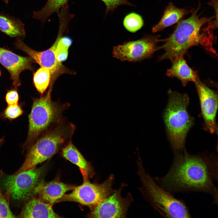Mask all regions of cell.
Returning a JSON list of instances; mask_svg holds the SVG:
<instances>
[{
  "label": "cell",
  "mask_w": 218,
  "mask_h": 218,
  "mask_svg": "<svg viewBox=\"0 0 218 218\" xmlns=\"http://www.w3.org/2000/svg\"><path fill=\"white\" fill-rule=\"evenodd\" d=\"M170 170L164 177L157 178L161 187L170 193L202 192L210 194L218 203L217 158L202 154L193 155L183 149L175 151Z\"/></svg>",
  "instance_id": "1"
},
{
  "label": "cell",
  "mask_w": 218,
  "mask_h": 218,
  "mask_svg": "<svg viewBox=\"0 0 218 218\" xmlns=\"http://www.w3.org/2000/svg\"><path fill=\"white\" fill-rule=\"evenodd\" d=\"M200 6L199 4L196 10H193L189 18L180 21L168 37L161 40L164 43L158 46V49H163L165 52L160 57V60H171L183 56L192 46L208 40L206 37H212V30L217 27L215 21H212L214 17H200L198 14Z\"/></svg>",
  "instance_id": "2"
},
{
  "label": "cell",
  "mask_w": 218,
  "mask_h": 218,
  "mask_svg": "<svg viewBox=\"0 0 218 218\" xmlns=\"http://www.w3.org/2000/svg\"><path fill=\"white\" fill-rule=\"evenodd\" d=\"M76 129L74 124L64 119L52 126L27 149L24 163L13 175L35 167L51 157L71 141Z\"/></svg>",
  "instance_id": "3"
},
{
  "label": "cell",
  "mask_w": 218,
  "mask_h": 218,
  "mask_svg": "<svg viewBox=\"0 0 218 218\" xmlns=\"http://www.w3.org/2000/svg\"><path fill=\"white\" fill-rule=\"evenodd\" d=\"M53 85L51 83L49 90L45 95L33 99L31 110L28 116L27 137L22 145L24 151L27 150L43 133L64 119L63 113L70 105L68 102L62 103L52 101Z\"/></svg>",
  "instance_id": "4"
},
{
  "label": "cell",
  "mask_w": 218,
  "mask_h": 218,
  "mask_svg": "<svg viewBox=\"0 0 218 218\" xmlns=\"http://www.w3.org/2000/svg\"><path fill=\"white\" fill-rule=\"evenodd\" d=\"M169 100L164 114L167 134L173 148L175 151L184 149L187 134L194 124V119L189 114L187 108L189 99L186 94L170 90Z\"/></svg>",
  "instance_id": "5"
},
{
  "label": "cell",
  "mask_w": 218,
  "mask_h": 218,
  "mask_svg": "<svg viewBox=\"0 0 218 218\" xmlns=\"http://www.w3.org/2000/svg\"><path fill=\"white\" fill-rule=\"evenodd\" d=\"M137 163V173L142 184L140 190L152 207L165 217H191L183 201L175 198L171 193L157 185L146 173L140 157Z\"/></svg>",
  "instance_id": "6"
},
{
  "label": "cell",
  "mask_w": 218,
  "mask_h": 218,
  "mask_svg": "<svg viewBox=\"0 0 218 218\" xmlns=\"http://www.w3.org/2000/svg\"><path fill=\"white\" fill-rule=\"evenodd\" d=\"M114 180L111 174L101 184L91 183L88 180H84L81 185L76 187L70 193L65 194L56 203L72 201L93 208L115 191L112 188Z\"/></svg>",
  "instance_id": "7"
},
{
  "label": "cell",
  "mask_w": 218,
  "mask_h": 218,
  "mask_svg": "<svg viewBox=\"0 0 218 218\" xmlns=\"http://www.w3.org/2000/svg\"><path fill=\"white\" fill-rule=\"evenodd\" d=\"M43 173L42 167H35L8 177L4 184L14 199H29L37 194L38 187L43 183L41 179Z\"/></svg>",
  "instance_id": "8"
},
{
  "label": "cell",
  "mask_w": 218,
  "mask_h": 218,
  "mask_svg": "<svg viewBox=\"0 0 218 218\" xmlns=\"http://www.w3.org/2000/svg\"><path fill=\"white\" fill-rule=\"evenodd\" d=\"M159 36L145 35L142 38L135 41L125 42L114 46L113 56L121 61L136 62L150 58L159 50L157 44L160 41Z\"/></svg>",
  "instance_id": "9"
},
{
  "label": "cell",
  "mask_w": 218,
  "mask_h": 218,
  "mask_svg": "<svg viewBox=\"0 0 218 218\" xmlns=\"http://www.w3.org/2000/svg\"><path fill=\"white\" fill-rule=\"evenodd\" d=\"M92 208L88 215L91 218H125L129 207L133 200L131 194L121 196L124 185Z\"/></svg>",
  "instance_id": "10"
},
{
  "label": "cell",
  "mask_w": 218,
  "mask_h": 218,
  "mask_svg": "<svg viewBox=\"0 0 218 218\" xmlns=\"http://www.w3.org/2000/svg\"><path fill=\"white\" fill-rule=\"evenodd\" d=\"M57 42V38L50 48L41 51H35L30 48L19 38H17L15 45L17 48L28 54L41 67L49 70L51 74V81H54L59 76L63 74L73 73L57 61L55 53Z\"/></svg>",
  "instance_id": "11"
},
{
  "label": "cell",
  "mask_w": 218,
  "mask_h": 218,
  "mask_svg": "<svg viewBox=\"0 0 218 218\" xmlns=\"http://www.w3.org/2000/svg\"><path fill=\"white\" fill-rule=\"evenodd\" d=\"M198 93L204 129L211 134L218 132L216 116L218 108V95L198 78L194 82Z\"/></svg>",
  "instance_id": "12"
},
{
  "label": "cell",
  "mask_w": 218,
  "mask_h": 218,
  "mask_svg": "<svg viewBox=\"0 0 218 218\" xmlns=\"http://www.w3.org/2000/svg\"><path fill=\"white\" fill-rule=\"evenodd\" d=\"M34 62L29 57L18 55L8 49L0 47V63L8 71L15 89L21 85L20 75L23 71H32Z\"/></svg>",
  "instance_id": "13"
},
{
  "label": "cell",
  "mask_w": 218,
  "mask_h": 218,
  "mask_svg": "<svg viewBox=\"0 0 218 218\" xmlns=\"http://www.w3.org/2000/svg\"><path fill=\"white\" fill-rule=\"evenodd\" d=\"M24 204L19 218H59L61 217L54 211L52 205L39 198L32 197Z\"/></svg>",
  "instance_id": "14"
},
{
  "label": "cell",
  "mask_w": 218,
  "mask_h": 218,
  "mask_svg": "<svg viewBox=\"0 0 218 218\" xmlns=\"http://www.w3.org/2000/svg\"><path fill=\"white\" fill-rule=\"evenodd\" d=\"M75 186L64 183L58 179L42 183L38 188L39 198L51 205L56 203L67 191L73 190Z\"/></svg>",
  "instance_id": "15"
},
{
  "label": "cell",
  "mask_w": 218,
  "mask_h": 218,
  "mask_svg": "<svg viewBox=\"0 0 218 218\" xmlns=\"http://www.w3.org/2000/svg\"><path fill=\"white\" fill-rule=\"evenodd\" d=\"M63 157L77 165L79 168L84 179L87 180L94 174L93 169L90 163L83 157L71 141L61 150Z\"/></svg>",
  "instance_id": "16"
},
{
  "label": "cell",
  "mask_w": 218,
  "mask_h": 218,
  "mask_svg": "<svg viewBox=\"0 0 218 218\" xmlns=\"http://www.w3.org/2000/svg\"><path fill=\"white\" fill-rule=\"evenodd\" d=\"M171 61L172 66L167 70L166 73L168 77L178 78L184 86L189 81L195 82L198 78L197 71L188 66L183 55L176 57Z\"/></svg>",
  "instance_id": "17"
},
{
  "label": "cell",
  "mask_w": 218,
  "mask_h": 218,
  "mask_svg": "<svg viewBox=\"0 0 218 218\" xmlns=\"http://www.w3.org/2000/svg\"><path fill=\"white\" fill-rule=\"evenodd\" d=\"M186 8H179L170 3L165 9L160 21L152 27L154 33L161 31L179 21L183 16L192 12Z\"/></svg>",
  "instance_id": "18"
},
{
  "label": "cell",
  "mask_w": 218,
  "mask_h": 218,
  "mask_svg": "<svg viewBox=\"0 0 218 218\" xmlns=\"http://www.w3.org/2000/svg\"><path fill=\"white\" fill-rule=\"evenodd\" d=\"M0 31L11 37L25 36V24L18 18L0 12Z\"/></svg>",
  "instance_id": "19"
},
{
  "label": "cell",
  "mask_w": 218,
  "mask_h": 218,
  "mask_svg": "<svg viewBox=\"0 0 218 218\" xmlns=\"http://www.w3.org/2000/svg\"><path fill=\"white\" fill-rule=\"evenodd\" d=\"M69 0H47V2L41 10L34 11L33 18L39 20L42 25L44 24L48 18L53 14L57 12Z\"/></svg>",
  "instance_id": "20"
},
{
  "label": "cell",
  "mask_w": 218,
  "mask_h": 218,
  "mask_svg": "<svg viewBox=\"0 0 218 218\" xmlns=\"http://www.w3.org/2000/svg\"><path fill=\"white\" fill-rule=\"evenodd\" d=\"M33 81L37 91L43 94L51 83V73L47 69L41 67L34 73Z\"/></svg>",
  "instance_id": "21"
},
{
  "label": "cell",
  "mask_w": 218,
  "mask_h": 218,
  "mask_svg": "<svg viewBox=\"0 0 218 218\" xmlns=\"http://www.w3.org/2000/svg\"><path fill=\"white\" fill-rule=\"evenodd\" d=\"M123 24L128 31L134 33L142 28L144 25V21L140 15L134 12H132L125 17Z\"/></svg>",
  "instance_id": "22"
},
{
  "label": "cell",
  "mask_w": 218,
  "mask_h": 218,
  "mask_svg": "<svg viewBox=\"0 0 218 218\" xmlns=\"http://www.w3.org/2000/svg\"><path fill=\"white\" fill-rule=\"evenodd\" d=\"M23 113L24 111L20 105H8L1 113L0 117L12 121L21 115Z\"/></svg>",
  "instance_id": "23"
},
{
  "label": "cell",
  "mask_w": 218,
  "mask_h": 218,
  "mask_svg": "<svg viewBox=\"0 0 218 218\" xmlns=\"http://www.w3.org/2000/svg\"><path fill=\"white\" fill-rule=\"evenodd\" d=\"M15 215L11 211L9 203L0 190V218H14Z\"/></svg>",
  "instance_id": "24"
},
{
  "label": "cell",
  "mask_w": 218,
  "mask_h": 218,
  "mask_svg": "<svg viewBox=\"0 0 218 218\" xmlns=\"http://www.w3.org/2000/svg\"><path fill=\"white\" fill-rule=\"evenodd\" d=\"M105 4L106 9L105 15H106L110 12H113L117 8L121 5H128L135 6L130 3L128 0H101Z\"/></svg>",
  "instance_id": "25"
},
{
  "label": "cell",
  "mask_w": 218,
  "mask_h": 218,
  "mask_svg": "<svg viewBox=\"0 0 218 218\" xmlns=\"http://www.w3.org/2000/svg\"><path fill=\"white\" fill-rule=\"evenodd\" d=\"M57 38L58 42L55 50L56 57L57 61L62 63L67 59L69 48L58 43L57 37Z\"/></svg>",
  "instance_id": "26"
},
{
  "label": "cell",
  "mask_w": 218,
  "mask_h": 218,
  "mask_svg": "<svg viewBox=\"0 0 218 218\" xmlns=\"http://www.w3.org/2000/svg\"><path fill=\"white\" fill-rule=\"evenodd\" d=\"M5 99L8 105L18 104L19 96L17 89L8 91L6 94Z\"/></svg>",
  "instance_id": "27"
},
{
  "label": "cell",
  "mask_w": 218,
  "mask_h": 218,
  "mask_svg": "<svg viewBox=\"0 0 218 218\" xmlns=\"http://www.w3.org/2000/svg\"><path fill=\"white\" fill-rule=\"evenodd\" d=\"M4 141H5V138H4V137H3L0 139V147H1L2 145L3 144V143Z\"/></svg>",
  "instance_id": "28"
},
{
  "label": "cell",
  "mask_w": 218,
  "mask_h": 218,
  "mask_svg": "<svg viewBox=\"0 0 218 218\" xmlns=\"http://www.w3.org/2000/svg\"><path fill=\"white\" fill-rule=\"evenodd\" d=\"M0 75H1V71H0Z\"/></svg>",
  "instance_id": "29"
}]
</instances>
